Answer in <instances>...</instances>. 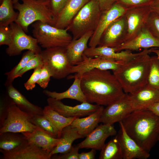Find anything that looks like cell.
Listing matches in <instances>:
<instances>
[{"label": "cell", "mask_w": 159, "mask_h": 159, "mask_svg": "<svg viewBox=\"0 0 159 159\" xmlns=\"http://www.w3.org/2000/svg\"><path fill=\"white\" fill-rule=\"evenodd\" d=\"M82 90L87 102L107 106L125 94L114 74L108 70L94 69L80 77Z\"/></svg>", "instance_id": "6da1fadb"}, {"label": "cell", "mask_w": 159, "mask_h": 159, "mask_svg": "<svg viewBox=\"0 0 159 159\" xmlns=\"http://www.w3.org/2000/svg\"><path fill=\"white\" fill-rule=\"evenodd\" d=\"M121 122L128 135L147 152L158 141L159 116L151 111H134Z\"/></svg>", "instance_id": "7a4b0ae2"}, {"label": "cell", "mask_w": 159, "mask_h": 159, "mask_svg": "<svg viewBox=\"0 0 159 159\" xmlns=\"http://www.w3.org/2000/svg\"><path fill=\"white\" fill-rule=\"evenodd\" d=\"M150 54L137 56L113 71L125 93H133L147 84L151 57Z\"/></svg>", "instance_id": "3957f363"}, {"label": "cell", "mask_w": 159, "mask_h": 159, "mask_svg": "<svg viewBox=\"0 0 159 159\" xmlns=\"http://www.w3.org/2000/svg\"><path fill=\"white\" fill-rule=\"evenodd\" d=\"M14 4V7L18 11L15 21L24 31L28 32L29 26L37 21L46 23L54 26L57 18L49 4L50 0H21Z\"/></svg>", "instance_id": "277c9868"}, {"label": "cell", "mask_w": 159, "mask_h": 159, "mask_svg": "<svg viewBox=\"0 0 159 159\" xmlns=\"http://www.w3.org/2000/svg\"><path fill=\"white\" fill-rule=\"evenodd\" d=\"M102 11L97 0H90L80 10L66 28L72 35V39L85 33L94 32L98 24Z\"/></svg>", "instance_id": "5b68a950"}, {"label": "cell", "mask_w": 159, "mask_h": 159, "mask_svg": "<svg viewBox=\"0 0 159 159\" xmlns=\"http://www.w3.org/2000/svg\"><path fill=\"white\" fill-rule=\"evenodd\" d=\"M33 36L43 48L67 47L72 40V37L67 28L60 29L46 23L37 21L32 25Z\"/></svg>", "instance_id": "8992f818"}, {"label": "cell", "mask_w": 159, "mask_h": 159, "mask_svg": "<svg viewBox=\"0 0 159 159\" xmlns=\"http://www.w3.org/2000/svg\"><path fill=\"white\" fill-rule=\"evenodd\" d=\"M66 47L48 48L42 50L40 53L43 64L54 79H63L71 73L72 65L67 56Z\"/></svg>", "instance_id": "52a82bcc"}, {"label": "cell", "mask_w": 159, "mask_h": 159, "mask_svg": "<svg viewBox=\"0 0 159 159\" xmlns=\"http://www.w3.org/2000/svg\"><path fill=\"white\" fill-rule=\"evenodd\" d=\"M32 117L20 109L13 102L8 109L6 119L0 127V133L32 132L37 126L31 122Z\"/></svg>", "instance_id": "ba28073f"}, {"label": "cell", "mask_w": 159, "mask_h": 159, "mask_svg": "<svg viewBox=\"0 0 159 159\" xmlns=\"http://www.w3.org/2000/svg\"><path fill=\"white\" fill-rule=\"evenodd\" d=\"M9 26L12 30V40L6 50L9 56L18 55L25 50L32 51L36 54L41 53L42 50L36 38L26 34L23 29L14 22Z\"/></svg>", "instance_id": "9c48e42d"}, {"label": "cell", "mask_w": 159, "mask_h": 159, "mask_svg": "<svg viewBox=\"0 0 159 159\" xmlns=\"http://www.w3.org/2000/svg\"><path fill=\"white\" fill-rule=\"evenodd\" d=\"M127 24L124 15L113 21L102 34L97 46L117 48L125 42Z\"/></svg>", "instance_id": "30bf717a"}, {"label": "cell", "mask_w": 159, "mask_h": 159, "mask_svg": "<svg viewBox=\"0 0 159 159\" xmlns=\"http://www.w3.org/2000/svg\"><path fill=\"white\" fill-rule=\"evenodd\" d=\"M134 111L128 94L125 93L121 98L104 108L99 122L113 125L122 121Z\"/></svg>", "instance_id": "8fae6325"}, {"label": "cell", "mask_w": 159, "mask_h": 159, "mask_svg": "<svg viewBox=\"0 0 159 159\" xmlns=\"http://www.w3.org/2000/svg\"><path fill=\"white\" fill-rule=\"evenodd\" d=\"M83 61L75 65L72 66L70 73H76L81 77L85 72L94 69L115 71L127 61L116 60L102 57H88L84 54Z\"/></svg>", "instance_id": "7c38bea8"}, {"label": "cell", "mask_w": 159, "mask_h": 159, "mask_svg": "<svg viewBox=\"0 0 159 159\" xmlns=\"http://www.w3.org/2000/svg\"><path fill=\"white\" fill-rule=\"evenodd\" d=\"M47 102L48 105L53 109L67 117L77 118L87 116L97 110L101 106L86 102L72 106L64 105L61 100L52 97H48Z\"/></svg>", "instance_id": "4fadbf2b"}, {"label": "cell", "mask_w": 159, "mask_h": 159, "mask_svg": "<svg viewBox=\"0 0 159 159\" xmlns=\"http://www.w3.org/2000/svg\"><path fill=\"white\" fill-rule=\"evenodd\" d=\"M151 12L150 6L128 9L124 15L127 24V33L125 42L136 37L145 26Z\"/></svg>", "instance_id": "5bb4252c"}, {"label": "cell", "mask_w": 159, "mask_h": 159, "mask_svg": "<svg viewBox=\"0 0 159 159\" xmlns=\"http://www.w3.org/2000/svg\"><path fill=\"white\" fill-rule=\"evenodd\" d=\"M128 9L116 2L110 9L102 11L97 26L89 41V47L97 46L101 36L106 29L115 19L124 15Z\"/></svg>", "instance_id": "9a60e30c"}, {"label": "cell", "mask_w": 159, "mask_h": 159, "mask_svg": "<svg viewBox=\"0 0 159 159\" xmlns=\"http://www.w3.org/2000/svg\"><path fill=\"white\" fill-rule=\"evenodd\" d=\"M116 134L117 131L113 125L101 124L77 145L79 149L91 148L101 150L105 145L107 139Z\"/></svg>", "instance_id": "2e32d148"}, {"label": "cell", "mask_w": 159, "mask_h": 159, "mask_svg": "<svg viewBox=\"0 0 159 159\" xmlns=\"http://www.w3.org/2000/svg\"><path fill=\"white\" fill-rule=\"evenodd\" d=\"M151 53L150 49H145L138 53H133L132 51L128 50L116 52L115 48L97 46L94 47H89L85 51L83 54L88 57L100 56L116 60L127 61L143 54Z\"/></svg>", "instance_id": "e0dca14e"}, {"label": "cell", "mask_w": 159, "mask_h": 159, "mask_svg": "<svg viewBox=\"0 0 159 159\" xmlns=\"http://www.w3.org/2000/svg\"><path fill=\"white\" fill-rule=\"evenodd\" d=\"M120 129L116 136L120 143L123 159H146L150 156L149 152L140 147L126 132L121 122Z\"/></svg>", "instance_id": "ac0fdd59"}, {"label": "cell", "mask_w": 159, "mask_h": 159, "mask_svg": "<svg viewBox=\"0 0 159 159\" xmlns=\"http://www.w3.org/2000/svg\"><path fill=\"white\" fill-rule=\"evenodd\" d=\"M2 159H50V153L35 145L28 142L13 150L0 149Z\"/></svg>", "instance_id": "d6986e66"}, {"label": "cell", "mask_w": 159, "mask_h": 159, "mask_svg": "<svg viewBox=\"0 0 159 159\" xmlns=\"http://www.w3.org/2000/svg\"><path fill=\"white\" fill-rule=\"evenodd\" d=\"M128 94L134 111L148 109L159 102V91L147 84L136 92Z\"/></svg>", "instance_id": "ffe728a7"}, {"label": "cell", "mask_w": 159, "mask_h": 159, "mask_svg": "<svg viewBox=\"0 0 159 159\" xmlns=\"http://www.w3.org/2000/svg\"><path fill=\"white\" fill-rule=\"evenodd\" d=\"M154 47L159 48V39L155 37L145 26L134 38L115 49L116 52H118L125 50L132 51Z\"/></svg>", "instance_id": "44dd1931"}, {"label": "cell", "mask_w": 159, "mask_h": 159, "mask_svg": "<svg viewBox=\"0 0 159 159\" xmlns=\"http://www.w3.org/2000/svg\"><path fill=\"white\" fill-rule=\"evenodd\" d=\"M90 0H68L57 17L54 26L66 29L81 9Z\"/></svg>", "instance_id": "7402d4cb"}, {"label": "cell", "mask_w": 159, "mask_h": 159, "mask_svg": "<svg viewBox=\"0 0 159 159\" xmlns=\"http://www.w3.org/2000/svg\"><path fill=\"white\" fill-rule=\"evenodd\" d=\"M22 133L28 142L50 153L57 145L60 138H54L40 128L37 127L31 132Z\"/></svg>", "instance_id": "603a6c76"}, {"label": "cell", "mask_w": 159, "mask_h": 159, "mask_svg": "<svg viewBox=\"0 0 159 159\" xmlns=\"http://www.w3.org/2000/svg\"><path fill=\"white\" fill-rule=\"evenodd\" d=\"M94 33L88 32L76 39H72L67 46V56L72 65H75L83 60V55L88 47L87 43Z\"/></svg>", "instance_id": "cb8c5ba5"}, {"label": "cell", "mask_w": 159, "mask_h": 159, "mask_svg": "<svg viewBox=\"0 0 159 159\" xmlns=\"http://www.w3.org/2000/svg\"><path fill=\"white\" fill-rule=\"evenodd\" d=\"M4 85L7 94L20 109L32 116L37 115H43V109L30 102L14 87L12 83Z\"/></svg>", "instance_id": "d4e9b609"}, {"label": "cell", "mask_w": 159, "mask_h": 159, "mask_svg": "<svg viewBox=\"0 0 159 159\" xmlns=\"http://www.w3.org/2000/svg\"><path fill=\"white\" fill-rule=\"evenodd\" d=\"M69 78V79L74 78V80L72 85L67 90L59 93L45 90L43 91V93L48 97L57 100H61L67 98L76 100L81 103L87 102L81 87L80 77L75 74Z\"/></svg>", "instance_id": "484cf974"}, {"label": "cell", "mask_w": 159, "mask_h": 159, "mask_svg": "<svg viewBox=\"0 0 159 159\" xmlns=\"http://www.w3.org/2000/svg\"><path fill=\"white\" fill-rule=\"evenodd\" d=\"M104 108L103 106H101L97 110L86 117L75 118L70 125L76 128L80 134L86 137L98 126Z\"/></svg>", "instance_id": "4316f807"}, {"label": "cell", "mask_w": 159, "mask_h": 159, "mask_svg": "<svg viewBox=\"0 0 159 159\" xmlns=\"http://www.w3.org/2000/svg\"><path fill=\"white\" fill-rule=\"evenodd\" d=\"M84 138L76 128L70 125L66 127L62 130L60 141L50 153V156L52 157L56 154H63L68 152L71 148L75 140Z\"/></svg>", "instance_id": "83f0119b"}, {"label": "cell", "mask_w": 159, "mask_h": 159, "mask_svg": "<svg viewBox=\"0 0 159 159\" xmlns=\"http://www.w3.org/2000/svg\"><path fill=\"white\" fill-rule=\"evenodd\" d=\"M28 142L21 133L6 132L0 133V149L9 151Z\"/></svg>", "instance_id": "f1b7e54d"}, {"label": "cell", "mask_w": 159, "mask_h": 159, "mask_svg": "<svg viewBox=\"0 0 159 159\" xmlns=\"http://www.w3.org/2000/svg\"><path fill=\"white\" fill-rule=\"evenodd\" d=\"M43 115L51 122L57 130L60 138L63 129L70 125L75 117H64L55 111L50 106H45L43 109Z\"/></svg>", "instance_id": "f546056e"}, {"label": "cell", "mask_w": 159, "mask_h": 159, "mask_svg": "<svg viewBox=\"0 0 159 159\" xmlns=\"http://www.w3.org/2000/svg\"><path fill=\"white\" fill-rule=\"evenodd\" d=\"M0 26H9L15 22L19 12L14 10L13 0H0Z\"/></svg>", "instance_id": "4dcf8cb0"}, {"label": "cell", "mask_w": 159, "mask_h": 159, "mask_svg": "<svg viewBox=\"0 0 159 159\" xmlns=\"http://www.w3.org/2000/svg\"><path fill=\"white\" fill-rule=\"evenodd\" d=\"M99 159H123L121 145L117 136L105 144L101 150Z\"/></svg>", "instance_id": "1f68e13d"}, {"label": "cell", "mask_w": 159, "mask_h": 159, "mask_svg": "<svg viewBox=\"0 0 159 159\" xmlns=\"http://www.w3.org/2000/svg\"><path fill=\"white\" fill-rule=\"evenodd\" d=\"M31 122L52 137L59 138L58 132L50 120L43 115H37L32 116Z\"/></svg>", "instance_id": "d6a6232c"}, {"label": "cell", "mask_w": 159, "mask_h": 159, "mask_svg": "<svg viewBox=\"0 0 159 159\" xmlns=\"http://www.w3.org/2000/svg\"><path fill=\"white\" fill-rule=\"evenodd\" d=\"M147 85L159 91V59L157 56L150 57Z\"/></svg>", "instance_id": "836d02e7"}, {"label": "cell", "mask_w": 159, "mask_h": 159, "mask_svg": "<svg viewBox=\"0 0 159 159\" xmlns=\"http://www.w3.org/2000/svg\"><path fill=\"white\" fill-rule=\"evenodd\" d=\"M36 54L30 50H28L24 52L18 64L10 71L4 74L7 77L5 84L12 83L16 75L26 66L29 61Z\"/></svg>", "instance_id": "e575fe53"}, {"label": "cell", "mask_w": 159, "mask_h": 159, "mask_svg": "<svg viewBox=\"0 0 159 159\" xmlns=\"http://www.w3.org/2000/svg\"><path fill=\"white\" fill-rule=\"evenodd\" d=\"M145 26L155 37L159 39V16L151 11Z\"/></svg>", "instance_id": "d590c367"}, {"label": "cell", "mask_w": 159, "mask_h": 159, "mask_svg": "<svg viewBox=\"0 0 159 159\" xmlns=\"http://www.w3.org/2000/svg\"><path fill=\"white\" fill-rule=\"evenodd\" d=\"M43 64L40 54H36L28 62L26 66L19 72L15 77V79L18 77H21L26 72L32 69H35L40 65Z\"/></svg>", "instance_id": "8d00e7d4"}, {"label": "cell", "mask_w": 159, "mask_h": 159, "mask_svg": "<svg viewBox=\"0 0 159 159\" xmlns=\"http://www.w3.org/2000/svg\"><path fill=\"white\" fill-rule=\"evenodd\" d=\"M154 0H117L116 2L128 9L150 6Z\"/></svg>", "instance_id": "74e56055"}, {"label": "cell", "mask_w": 159, "mask_h": 159, "mask_svg": "<svg viewBox=\"0 0 159 159\" xmlns=\"http://www.w3.org/2000/svg\"><path fill=\"white\" fill-rule=\"evenodd\" d=\"M13 102L7 93L1 97L0 100V127L2 125L6 119L8 109Z\"/></svg>", "instance_id": "f35d334b"}, {"label": "cell", "mask_w": 159, "mask_h": 159, "mask_svg": "<svg viewBox=\"0 0 159 159\" xmlns=\"http://www.w3.org/2000/svg\"><path fill=\"white\" fill-rule=\"evenodd\" d=\"M41 65L34 69V71L27 81L24 83V87L27 90H32L36 86L39 78L42 66Z\"/></svg>", "instance_id": "ab89813d"}, {"label": "cell", "mask_w": 159, "mask_h": 159, "mask_svg": "<svg viewBox=\"0 0 159 159\" xmlns=\"http://www.w3.org/2000/svg\"><path fill=\"white\" fill-rule=\"evenodd\" d=\"M12 40V30L9 26H0V45L9 46Z\"/></svg>", "instance_id": "60d3db41"}, {"label": "cell", "mask_w": 159, "mask_h": 159, "mask_svg": "<svg viewBox=\"0 0 159 159\" xmlns=\"http://www.w3.org/2000/svg\"><path fill=\"white\" fill-rule=\"evenodd\" d=\"M52 75L47 67L44 64L42 66L39 80L37 84L43 89L48 86Z\"/></svg>", "instance_id": "b9f144b4"}, {"label": "cell", "mask_w": 159, "mask_h": 159, "mask_svg": "<svg viewBox=\"0 0 159 159\" xmlns=\"http://www.w3.org/2000/svg\"><path fill=\"white\" fill-rule=\"evenodd\" d=\"M68 0H50L51 8L57 17L64 7Z\"/></svg>", "instance_id": "7bdbcfd3"}, {"label": "cell", "mask_w": 159, "mask_h": 159, "mask_svg": "<svg viewBox=\"0 0 159 159\" xmlns=\"http://www.w3.org/2000/svg\"><path fill=\"white\" fill-rule=\"evenodd\" d=\"M79 148L77 146H72L71 149L67 152L62 154L55 157V158L57 159H78L79 153L78 150Z\"/></svg>", "instance_id": "ee69618b"}, {"label": "cell", "mask_w": 159, "mask_h": 159, "mask_svg": "<svg viewBox=\"0 0 159 159\" xmlns=\"http://www.w3.org/2000/svg\"><path fill=\"white\" fill-rule=\"evenodd\" d=\"M102 11L110 9L116 2L117 0H97Z\"/></svg>", "instance_id": "f6af8a7d"}, {"label": "cell", "mask_w": 159, "mask_h": 159, "mask_svg": "<svg viewBox=\"0 0 159 159\" xmlns=\"http://www.w3.org/2000/svg\"><path fill=\"white\" fill-rule=\"evenodd\" d=\"M96 150L92 149L91 150L87 152H82L79 153L78 159H94L96 153Z\"/></svg>", "instance_id": "bcb514c9"}, {"label": "cell", "mask_w": 159, "mask_h": 159, "mask_svg": "<svg viewBox=\"0 0 159 159\" xmlns=\"http://www.w3.org/2000/svg\"><path fill=\"white\" fill-rule=\"evenodd\" d=\"M150 7L151 11L159 16V0H154Z\"/></svg>", "instance_id": "7dc6e473"}, {"label": "cell", "mask_w": 159, "mask_h": 159, "mask_svg": "<svg viewBox=\"0 0 159 159\" xmlns=\"http://www.w3.org/2000/svg\"><path fill=\"white\" fill-rule=\"evenodd\" d=\"M148 109L151 111L155 115L159 116V102L151 106Z\"/></svg>", "instance_id": "c3c4849f"}, {"label": "cell", "mask_w": 159, "mask_h": 159, "mask_svg": "<svg viewBox=\"0 0 159 159\" xmlns=\"http://www.w3.org/2000/svg\"><path fill=\"white\" fill-rule=\"evenodd\" d=\"M151 51L152 52L156 54L158 58L159 59V48L158 49L152 48Z\"/></svg>", "instance_id": "681fc988"}, {"label": "cell", "mask_w": 159, "mask_h": 159, "mask_svg": "<svg viewBox=\"0 0 159 159\" xmlns=\"http://www.w3.org/2000/svg\"><path fill=\"white\" fill-rule=\"evenodd\" d=\"M19 0H13V4L18 2Z\"/></svg>", "instance_id": "f907efd6"}, {"label": "cell", "mask_w": 159, "mask_h": 159, "mask_svg": "<svg viewBox=\"0 0 159 159\" xmlns=\"http://www.w3.org/2000/svg\"><path fill=\"white\" fill-rule=\"evenodd\" d=\"M158 141H159V137L158 139Z\"/></svg>", "instance_id": "816d5d0a"}, {"label": "cell", "mask_w": 159, "mask_h": 159, "mask_svg": "<svg viewBox=\"0 0 159 159\" xmlns=\"http://www.w3.org/2000/svg\"><path fill=\"white\" fill-rule=\"evenodd\" d=\"M37 0V1H38V0Z\"/></svg>", "instance_id": "f5cc1de1"}]
</instances>
